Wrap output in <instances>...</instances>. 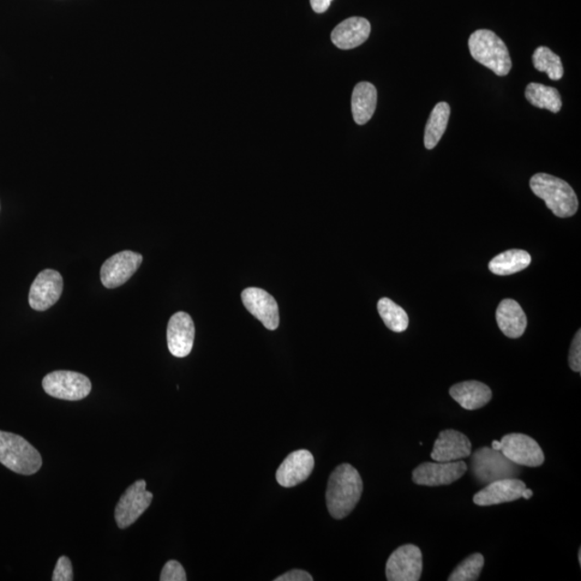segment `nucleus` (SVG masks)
<instances>
[{"instance_id": "obj_25", "label": "nucleus", "mask_w": 581, "mask_h": 581, "mask_svg": "<svg viewBox=\"0 0 581 581\" xmlns=\"http://www.w3.org/2000/svg\"><path fill=\"white\" fill-rule=\"evenodd\" d=\"M379 313L388 328L395 333L405 332L410 325L409 316L406 311L391 301L390 298L383 297L379 299Z\"/></svg>"}, {"instance_id": "obj_31", "label": "nucleus", "mask_w": 581, "mask_h": 581, "mask_svg": "<svg viewBox=\"0 0 581 581\" xmlns=\"http://www.w3.org/2000/svg\"><path fill=\"white\" fill-rule=\"evenodd\" d=\"M314 578L307 572L292 570L275 579V581H313Z\"/></svg>"}, {"instance_id": "obj_6", "label": "nucleus", "mask_w": 581, "mask_h": 581, "mask_svg": "<svg viewBox=\"0 0 581 581\" xmlns=\"http://www.w3.org/2000/svg\"><path fill=\"white\" fill-rule=\"evenodd\" d=\"M44 390L52 398L64 400H80L92 391L91 380L76 371L56 370L43 380Z\"/></svg>"}, {"instance_id": "obj_5", "label": "nucleus", "mask_w": 581, "mask_h": 581, "mask_svg": "<svg viewBox=\"0 0 581 581\" xmlns=\"http://www.w3.org/2000/svg\"><path fill=\"white\" fill-rule=\"evenodd\" d=\"M471 471L476 481L484 486L501 479L517 478L521 472L520 466L513 463L502 451L489 447L478 449L472 455Z\"/></svg>"}, {"instance_id": "obj_10", "label": "nucleus", "mask_w": 581, "mask_h": 581, "mask_svg": "<svg viewBox=\"0 0 581 581\" xmlns=\"http://www.w3.org/2000/svg\"><path fill=\"white\" fill-rule=\"evenodd\" d=\"M501 451L513 463L519 466L538 467L545 462L541 446L532 437L513 433L501 440Z\"/></svg>"}, {"instance_id": "obj_23", "label": "nucleus", "mask_w": 581, "mask_h": 581, "mask_svg": "<svg viewBox=\"0 0 581 581\" xmlns=\"http://www.w3.org/2000/svg\"><path fill=\"white\" fill-rule=\"evenodd\" d=\"M449 117H451V106L447 103L437 104L431 113L427 127L424 131V146L428 150H432L445 134Z\"/></svg>"}, {"instance_id": "obj_33", "label": "nucleus", "mask_w": 581, "mask_h": 581, "mask_svg": "<svg viewBox=\"0 0 581 581\" xmlns=\"http://www.w3.org/2000/svg\"><path fill=\"white\" fill-rule=\"evenodd\" d=\"M532 495H533V491L530 490V489H526L525 488L524 493H523L524 499L529 500V499H531Z\"/></svg>"}, {"instance_id": "obj_21", "label": "nucleus", "mask_w": 581, "mask_h": 581, "mask_svg": "<svg viewBox=\"0 0 581 581\" xmlns=\"http://www.w3.org/2000/svg\"><path fill=\"white\" fill-rule=\"evenodd\" d=\"M353 119L358 125L367 124L374 116L377 106V89L369 82H359L353 89L352 99Z\"/></svg>"}, {"instance_id": "obj_14", "label": "nucleus", "mask_w": 581, "mask_h": 581, "mask_svg": "<svg viewBox=\"0 0 581 581\" xmlns=\"http://www.w3.org/2000/svg\"><path fill=\"white\" fill-rule=\"evenodd\" d=\"M195 326L189 314L180 311L171 317L167 327V345L173 357H188L193 349Z\"/></svg>"}, {"instance_id": "obj_11", "label": "nucleus", "mask_w": 581, "mask_h": 581, "mask_svg": "<svg viewBox=\"0 0 581 581\" xmlns=\"http://www.w3.org/2000/svg\"><path fill=\"white\" fill-rule=\"evenodd\" d=\"M143 257L134 251H122L108 259L100 269L101 283L107 289H116L131 278L140 267Z\"/></svg>"}, {"instance_id": "obj_35", "label": "nucleus", "mask_w": 581, "mask_h": 581, "mask_svg": "<svg viewBox=\"0 0 581 581\" xmlns=\"http://www.w3.org/2000/svg\"><path fill=\"white\" fill-rule=\"evenodd\" d=\"M578 560H579V565H580V563H581V550H579V553H578Z\"/></svg>"}, {"instance_id": "obj_17", "label": "nucleus", "mask_w": 581, "mask_h": 581, "mask_svg": "<svg viewBox=\"0 0 581 581\" xmlns=\"http://www.w3.org/2000/svg\"><path fill=\"white\" fill-rule=\"evenodd\" d=\"M525 488V483L518 478L501 479L487 484L472 501L478 506L499 505L519 500Z\"/></svg>"}, {"instance_id": "obj_34", "label": "nucleus", "mask_w": 581, "mask_h": 581, "mask_svg": "<svg viewBox=\"0 0 581 581\" xmlns=\"http://www.w3.org/2000/svg\"><path fill=\"white\" fill-rule=\"evenodd\" d=\"M501 447H502L501 441H493V447H491V448H493L494 451H501Z\"/></svg>"}, {"instance_id": "obj_24", "label": "nucleus", "mask_w": 581, "mask_h": 581, "mask_svg": "<svg viewBox=\"0 0 581 581\" xmlns=\"http://www.w3.org/2000/svg\"><path fill=\"white\" fill-rule=\"evenodd\" d=\"M525 98L533 106L556 113L561 110L562 100L558 89L539 83H530L525 88Z\"/></svg>"}, {"instance_id": "obj_9", "label": "nucleus", "mask_w": 581, "mask_h": 581, "mask_svg": "<svg viewBox=\"0 0 581 581\" xmlns=\"http://www.w3.org/2000/svg\"><path fill=\"white\" fill-rule=\"evenodd\" d=\"M467 465L462 460L453 462H425L412 472V481L419 486H448L463 477Z\"/></svg>"}, {"instance_id": "obj_7", "label": "nucleus", "mask_w": 581, "mask_h": 581, "mask_svg": "<svg viewBox=\"0 0 581 581\" xmlns=\"http://www.w3.org/2000/svg\"><path fill=\"white\" fill-rule=\"evenodd\" d=\"M153 494L147 490L145 481H137L125 491L115 512L116 523L119 529H127L134 524L151 505Z\"/></svg>"}, {"instance_id": "obj_8", "label": "nucleus", "mask_w": 581, "mask_h": 581, "mask_svg": "<svg viewBox=\"0 0 581 581\" xmlns=\"http://www.w3.org/2000/svg\"><path fill=\"white\" fill-rule=\"evenodd\" d=\"M423 570L422 553L415 545H404L393 551L386 565L389 581H418Z\"/></svg>"}, {"instance_id": "obj_12", "label": "nucleus", "mask_w": 581, "mask_h": 581, "mask_svg": "<svg viewBox=\"0 0 581 581\" xmlns=\"http://www.w3.org/2000/svg\"><path fill=\"white\" fill-rule=\"evenodd\" d=\"M63 287L61 274L53 269H46L36 277L29 290L28 303L34 310H47L58 302Z\"/></svg>"}, {"instance_id": "obj_19", "label": "nucleus", "mask_w": 581, "mask_h": 581, "mask_svg": "<svg viewBox=\"0 0 581 581\" xmlns=\"http://www.w3.org/2000/svg\"><path fill=\"white\" fill-rule=\"evenodd\" d=\"M451 398L466 410H477L493 399V391L484 383L476 380L457 383L451 387Z\"/></svg>"}, {"instance_id": "obj_3", "label": "nucleus", "mask_w": 581, "mask_h": 581, "mask_svg": "<svg viewBox=\"0 0 581 581\" xmlns=\"http://www.w3.org/2000/svg\"><path fill=\"white\" fill-rule=\"evenodd\" d=\"M0 463L16 474L31 476L43 466V458L22 436L0 431Z\"/></svg>"}, {"instance_id": "obj_20", "label": "nucleus", "mask_w": 581, "mask_h": 581, "mask_svg": "<svg viewBox=\"0 0 581 581\" xmlns=\"http://www.w3.org/2000/svg\"><path fill=\"white\" fill-rule=\"evenodd\" d=\"M496 322L503 334L509 338H519L525 332L528 319L519 303L514 299H503L496 309Z\"/></svg>"}, {"instance_id": "obj_15", "label": "nucleus", "mask_w": 581, "mask_h": 581, "mask_svg": "<svg viewBox=\"0 0 581 581\" xmlns=\"http://www.w3.org/2000/svg\"><path fill=\"white\" fill-rule=\"evenodd\" d=\"M315 467L313 453L308 451H297L287 455L279 466L275 479L280 486L293 488L307 481Z\"/></svg>"}, {"instance_id": "obj_30", "label": "nucleus", "mask_w": 581, "mask_h": 581, "mask_svg": "<svg viewBox=\"0 0 581 581\" xmlns=\"http://www.w3.org/2000/svg\"><path fill=\"white\" fill-rule=\"evenodd\" d=\"M568 363L572 370L580 373L581 370V332L580 329L575 335L570 350V357H568Z\"/></svg>"}, {"instance_id": "obj_16", "label": "nucleus", "mask_w": 581, "mask_h": 581, "mask_svg": "<svg viewBox=\"0 0 581 581\" xmlns=\"http://www.w3.org/2000/svg\"><path fill=\"white\" fill-rule=\"evenodd\" d=\"M472 442L469 437L455 430H445L435 441L431 458L436 462H453L471 457Z\"/></svg>"}, {"instance_id": "obj_27", "label": "nucleus", "mask_w": 581, "mask_h": 581, "mask_svg": "<svg viewBox=\"0 0 581 581\" xmlns=\"http://www.w3.org/2000/svg\"><path fill=\"white\" fill-rule=\"evenodd\" d=\"M484 565L482 554H474L466 558L454 568L449 581H475L481 576Z\"/></svg>"}, {"instance_id": "obj_22", "label": "nucleus", "mask_w": 581, "mask_h": 581, "mask_svg": "<svg viewBox=\"0 0 581 581\" xmlns=\"http://www.w3.org/2000/svg\"><path fill=\"white\" fill-rule=\"evenodd\" d=\"M532 257L525 250L512 249L496 255L489 263L490 272L497 275L517 274L531 265Z\"/></svg>"}, {"instance_id": "obj_26", "label": "nucleus", "mask_w": 581, "mask_h": 581, "mask_svg": "<svg viewBox=\"0 0 581 581\" xmlns=\"http://www.w3.org/2000/svg\"><path fill=\"white\" fill-rule=\"evenodd\" d=\"M533 64L534 67L541 71V73H546L551 80L558 81L565 74L563 65L560 57L551 51L547 47H537L534 54H533Z\"/></svg>"}, {"instance_id": "obj_29", "label": "nucleus", "mask_w": 581, "mask_h": 581, "mask_svg": "<svg viewBox=\"0 0 581 581\" xmlns=\"http://www.w3.org/2000/svg\"><path fill=\"white\" fill-rule=\"evenodd\" d=\"M53 581H73L74 580V571L73 565H71V562L67 556H61L58 559L56 568H54Z\"/></svg>"}, {"instance_id": "obj_13", "label": "nucleus", "mask_w": 581, "mask_h": 581, "mask_svg": "<svg viewBox=\"0 0 581 581\" xmlns=\"http://www.w3.org/2000/svg\"><path fill=\"white\" fill-rule=\"evenodd\" d=\"M243 303L251 315L262 322L267 329L275 331L279 327L278 304L268 292L259 287H248L243 292Z\"/></svg>"}, {"instance_id": "obj_18", "label": "nucleus", "mask_w": 581, "mask_h": 581, "mask_svg": "<svg viewBox=\"0 0 581 581\" xmlns=\"http://www.w3.org/2000/svg\"><path fill=\"white\" fill-rule=\"evenodd\" d=\"M370 29V23L364 17H350L334 28L332 43L341 50L355 49L368 39Z\"/></svg>"}, {"instance_id": "obj_2", "label": "nucleus", "mask_w": 581, "mask_h": 581, "mask_svg": "<svg viewBox=\"0 0 581 581\" xmlns=\"http://www.w3.org/2000/svg\"><path fill=\"white\" fill-rule=\"evenodd\" d=\"M530 187L556 217L570 218L577 213V195L565 180L548 173H536L530 180Z\"/></svg>"}, {"instance_id": "obj_32", "label": "nucleus", "mask_w": 581, "mask_h": 581, "mask_svg": "<svg viewBox=\"0 0 581 581\" xmlns=\"http://www.w3.org/2000/svg\"><path fill=\"white\" fill-rule=\"evenodd\" d=\"M332 2L333 0H310L311 7L316 14H325Z\"/></svg>"}, {"instance_id": "obj_1", "label": "nucleus", "mask_w": 581, "mask_h": 581, "mask_svg": "<svg viewBox=\"0 0 581 581\" xmlns=\"http://www.w3.org/2000/svg\"><path fill=\"white\" fill-rule=\"evenodd\" d=\"M363 493V482L350 464H340L329 476L327 505L334 519H344L356 508Z\"/></svg>"}, {"instance_id": "obj_28", "label": "nucleus", "mask_w": 581, "mask_h": 581, "mask_svg": "<svg viewBox=\"0 0 581 581\" xmlns=\"http://www.w3.org/2000/svg\"><path fill=\"white\" fill-rule=\"evenodd\" d=\"M187 574L178 561L171 560L166 563L161 573V581H187Z\"/></svg>"}, {"instance_id": "obj_4", "label": "nucleus", "mask_w": 581, "mask_h": 581, "mask_svg": "<svg viewBox=\"0 0 581 581\" xmlns=\"http://www.w3.org/2000/svg\"><path fill=\"white\" fill-rule=\"evenodd\" d=\"M469 47L472 58L486 66L497 76L504 77L512 70V59L504 41L489 29H478L471 35Z\"/></svg>"}]
</instances>
